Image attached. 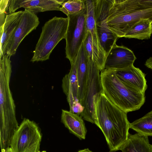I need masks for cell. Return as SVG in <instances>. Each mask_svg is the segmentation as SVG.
I'll return each instance as SVG.
<instances>
[{
    "label": "cell",
    "instance_id": "cell-12",
    "mask_svg": "<svg viewBox=\"0 0 152 152\" xmlns=\"http://www.w3.org/2000/svg\"><path fill=\"white\" fill-rule=\"evenodd\" d=\"M64 0H12L8 10L9 14L15 12L20 8H24L35 14L52 10H60Z\"/></svg>",
    "mask_w": 152,
    "mask_h": 152
},
{
    "label": "cell",
    "instance_id": "cell-11",
    "mask_svg": "<svg viewBox=\"0 0 152 152\" xmlns=\"http://www.w3.org/2000/svg\"><path fill=\"white\" fill-rule=\"evenodd\" d=\"M136 59L131 50L115 43L106 58L104 69L115 70L125 68L133 65Z\"/></svg>",
    "mask_w": 152,
    "mask_h": 152
},
{
    "label": "cell",
    "instance_id": "cell-16",
    "mask_svg": "<svg viewBox=\"0 0 152 152\" xmlns=\"http://www.w3.org/2000/svg\"><path fill=\"white\" fill-rule=\"evenodd\" d=\"M79 87V101L82 105L88 78V55L83 43L75 61Z\"/></svg>",
    "mask_w": 152,
    "mask_h": 152
},
{
    "label": "cell",
    "instance_id": "cell-13",
    "mask_svg": "<svg viewBox=\"0 0 152 152\" xmlns=\"http://www.w3.org/2000/svg\"><path fill=\"white\" fill-rule=\"evenodd\" d=\"M114 70L119 79L125 85L138 91L145 93L148 87L145 75L139 68L132 65Z\"/></svg>",
    "mask_w": 152,
    "mask_h": 152
},
{
    "label": "cell",
    "instance_id": "cell-14",
    "mask_svg": "<svg viewBox=\"0 0 152 152\" xmlns=\"http://www.w3.org/2000/svg\"><path fill=\"white\" fill-rule=\"evenodd\" d=\"M23 12L20 11L7 15L4 24L0 26V57L7 53Z\"/></svg>",
    "mask_w": 152,
    "mask_h": 152
},
{
    "label": "cell",
    "instance_id": "cell-17",
    "mask_svg": "<svg viewBox=\"0 0 152 152\" xmlns=\"http://www.w3.org/2000/svg\"><path fill=\"white\" fill-rule=\"evenodd\" d=\"M61 121L70 132L80 140L85 139L87 131L83 120L80 115L62 109Z\"/></svg>",
    "mask_w": 152,
    "mask_h": 152
},
{
    "label": "cell",
    "instance_id": "cell-9",
    "mask_svg": "<svg viewBox=\"0 0 152 152\" xmlns=\"http://www.w3.org/2000/svg\"><path fill=\"white\" fill-rule=\"evenodd\" d=\"M111 0H94L95 18L101 45L107 56L118 38L108 28L105 23Z\"/></svg>",
    "mask_w": 152,
    "mask_h": 152
},
{
    "label": "cell",
    "instance_id": "cell-27",
    "mask_svg": "<svg viewBox=\"0 0 152 152\" xmlns=\"http://www.w3.org/2000/svg\"><path fill=\"white\" fill-rule=\"evenodd\" d=\"M5 152H13L12 149L10 148H8Z\"/></svg>",
    "mask_w": 152,
    "mask_h": 152
},
{
    "label": "cell",
    "instance_id": "cell-10",
    "mask_svg": "<svg viewBox=\"0 0 152 152\" xmlns=\"http://www.w3.org/2000/svg\"><path fill=\"white\" fill-rule=\"evenodd\" d=\"M39 23V18L36 14L25 9L21 15L6 54L10 56L14 55L23 39L36 29Z\"/></svg>",
    "mask_w": 152,
    "mask_h": 152
},
{
    "label": "cell",
    "instance_id": "cell-30",
    "mask_svg": "<svg viewBox=\"0 0 152 152\" xmlns=\"http://www.w3.org/2000/svg\"><path fill=\"white\" fill-rule=\"evenodd\" d=\"M40 152H46V151H43Z\"/></svg>",
    "mask_w": 152,
    "mask_h": 152
},
{
    "label": "cell",
    "instance_id": "cell-26",
    "mask_svg": "<svg viewBox=\"0 0 152 152\" xmlns=\"http://www.w3.org/2000/svg\"><path fill=\"white\" fill-rule=\"evenodd\" d=\"M77 152H93L90 150L88 148H85L79 150Z\"/></svg>",
    "mask_w": 152,
    "mask_h": 152
},
{
    "label": "cell",
    "instance_id": "cell-7",
    "mask_svg": "<svg viewBox=\"0 0 152 152\" xmlns=\"http://www.w3.org/2000/svg\"><path fill=\"white\" fill-rule=\"evenodd\" d=\"M86 7L80 12L67 16L68 24L65 39L66 57L71 65L75 61L87 33Z\"/></svg>",
    "mask_w": 152,
    "mask_h": 152
},
{
    "label": "cell",
    "instance_id": "cell-20",
    "mask_svg": "<svg viewBox=\"0 0 152 152\" xmlns=\"http://www.w3.org/2000/svg\"><path fill=\"white\" fill-rule=\"evenodd\" d=\"M152 21L149 19H142L134 25L126 33L124 37L141 40L150 38Z\"/></svg>",
    "mask_w": 152,
    "mask_h": 152
},
{
    "label": "cell",
    "instance_id": "cell-23",
    "mask_svg": "<svg viewBox=\"0 0 152 152\" xmlns=\"http://www.w3.org/2000/svg\"><path fill=\"white\" fill-rule=\"evenodd\" d=\"M86 7L85 0H64L60 11L68 16L77 14Z\"/></svg>",
    "mask_w": 152,
    "mask_h": 152
},
{
    "label": "cell",
    "instance_id": "cell-6",
    "mask_svg": "<svg viewBox=\"0 0 152 152\" xmlns=\"http://www.w3.org/2000/svg\"><path fill=\"white\" fill-rule=\"evenodd\" d=\"M100 72L88 56V78L82 104L84 109L80 116L84 120L95 124V105L98 98L103 93Z\"/></svg>",
    "mask_w": 152,
    "mask_h": 152
},
{
    "label": "cell",
    "instance_id": "cell-18",
    "mask_svg": "<svg viewBox=\"0 0 152 152\" xmlns=\"http://www.w3.org/2000/svg\"><path fill=\"white\" fill-rule=\"evenodd\" d=\"M83 44L88 56L94 61L100 72L104 69L107 56L100 42L93 38L88 31Z\"/></svg>",
    "mask_w": 152,
    "mask_h": 152
},
{
    "label": "cell",
    "instance_id": "cell-3",
    "mask_svg": "<svg viewBox=\"0 0 152 152\" xmlns=\"http://www.w3.org/2000/svg\"><path fill=\"white\" fill-rule=\"evenodd\" d=\"M139 0H111L106 23L118 37H124L141 20L152 21V8L144 9Z\"/></svg>",
    "mask_w": 152,
    "mask_h": 152
},
{
    "label": "cell",
    "instance_id": "cell-24",
    "mask_svg": "<svg viewBox=\"0 0 152 152\" xmlns=\"http://www.w3.org/2000/svg\"><path fill=\"white\" fill-rule=\"evenodd\" d=\"M10 0H0V14L5 13L6 10H8Z\"/></svg>",
    "mask_w": 152,
    "mask_h": 152
},
{
    "label": "cell",
    "instance_id": "cell-31",
    "mask_svg": "<svg viewBox=\"0 0 152 152\" xmlns=\"http://www.w3.org/2000/svg\"><path fill=\"white\" fill-rule=\"evenodd\" d=\"M38 152H40V151H39Z\"/></svg>",
    "mask_w": 152,
    "mask_h": 152
},
{
    "label": "cell",
    "instance_id": "cell-8",
    "mask_svg": "<svg viewBox=\"0 0 152 152\" xmlns=\"http://www.w3.org/2000/svg\"><path fill=\"white\" fill-rule=\"evenodd\" d=\"M42 138L38 125L25 118L14 132L10 148L13 152H38Z\"/></svg>",
    "mask_w": 152,
    "mask_h": 152
},
{
    "label": "cell",
    "instance_id": "cell-22",
    "mask_svg": "<svg viewBox=\"0 0 152 152\" xmlns=\"http://www.w3.org/2000/svg\"><path fill=\"white\" fill-rule=\"evenodd\" d=\"M85 2L87 10L86 22L87 31L91 34L93 38L100 42L95 18L94 0H85Z\"/></svg>",
    "mask_w": 152,
    "mask_h": 152
},
{
    "label": "cell",
    "instance_id": "cell-25",
    "mask_svg": "<svg viewBox=\"0 0 152 152\" xmlns=\"http://www.w3.org/2000/svg\"><path fill=\"white\" fill-rule=\"evenodd\" d=\"M145 65L148 68L152 69V57H150L146 61Z\"/></svg>",
    "mask_w": 152,
    "mask_h": 152
},
{
    "label": "cell",
    "instance_id": "cell-4",
    "mask_svg": "<svg viewBox=\"0 0 152 152\" xmlns=\"http://www.w3.org/2000/svg\"><path fill=\"white\" fill-rule=\"evenodd\" d=\"M100 73L103 94L113 104L127 113L139 109L145 102V93L122 83L114 70L104 69Z\"/></svg>",
    "mask_w": 152,
    "mask_h": 152
},
{
    "label": "cell",
    "instance_id": "cell-28",
    "mask_svg": "<svg viewBox=\"0 0 152 152\" xmlns=\"http://www.w3.org/2000/svg\"><path fill=\"white\" fill-rule=\"evenodd\" d=\"M151 152H152V145H151Z\"/></svg>",
    "mask_w": 152,
    "mask_h": 152
},
{
    "label": "cell",
    "instance_id": "cell-1",
    "mask_svg": "<svg viewBox=\"0 0 152 152\" xmlns=\"http://www.w3.org/2000/svg\"><path fill=\"white\" fill-rule=\"evenodd\" d=\"M127 114L112 103L103 93L96 103L95 125L102 132L111 152L120 150L128 139L130 123Z\"/></svg>",
    "mask_w": 152,
    "mask_h": 152
},
{
    "label": "cell",
    "instance_id": "cell-15",
    "mask_svg": "<svg viewBox=\"0 0 152 152\" xmlns=\"http://www.w3.org/2000/svg\"><path fill=\"white\" fill-rule=\"evenodd\" d=\"M62 87L63 92L66 96L70 110L75 104L80 103L79 87L75 62L71 65L69 72L63 77L62 80Z\"/></svg>",
    "mask_w": 152,
    "mask_h": 152
},
{
    "label": "cell",
    "instance_id": "cell-5",
    "mask_svg": "<svg viewBox=\"0 0 152 152\" xmlns=\"http://www.w3.org/2000/svg\"><path fill=\"white\" fill-rule=\"evenodd\" d=\"M68 18L55 16L47 21L42 27L31 61H44L49 59L53 50L63 39H65Z\"/></svg>",
    "mask_w": 152,
    "mask_h": 152
},
{
    "label": "cell",
    "instance_id": "cell-21",
    "mask_svg": "<svg viewBox=\"0 0 152 152\" xmlns=\"http://www.w3.org/2000/svg\"><path fill=\"white\" fill-rule=\"evenodd\" d=\"M130 129L144 136H152V110L130 124Z\"/></svg>",
    "mask_w": 152,
    "mask_h": 152
},
{
    "label": "cell",
    "instance_id": "cell-19",
    "mask_svg": "<svg viewBox=\"0 0 152 152\" xmlns=\"http://www.w3.org/2000/svg\"><path fill=\"white\" fill-rule=\"evenodd\" d=\"M151 145L148 137L137 133L129 134L120 150L122 152H151Z\"/></svg>",
    "mask_w": 152,
    "mask_h": 152
},
{
    "label": "cell",
    "instance_id": "cell-2",
    "mask_svg": "<svg viewBox=\"0 0 152 152\" xmlns=\"http://www.w3.org/2000/svg\"><path fill=\"white\" fill-rule=\"evenodd\" d=\"M10 56L6 54L0 61V142L1 152L10 148L11 140L19 127L15 105L10 83L12 72Z\"/></svg>",
    "mask_w": 152,
    "mask_h": 152
},
{
    "label": "cell",
    "instance_id": "cell-29",
    "mask_svg": "<svg viewBox=\"0 0 152 152\" xmlns=\"http://www.w3.org/2000/svg\"><path fill=\"white\" fill-rule=\"evenodd\" d=\"M151 32H152V22L151 24Z\"/></svg>",
    "mask_w": 152,
    "mask_h": 152
}]
</instances>
